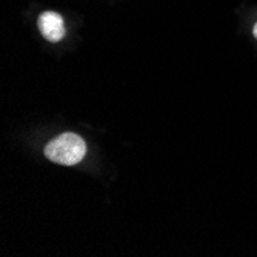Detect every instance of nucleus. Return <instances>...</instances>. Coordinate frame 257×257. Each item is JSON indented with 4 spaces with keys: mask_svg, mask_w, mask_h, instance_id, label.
<instances>
[{
    "mask_svg": "<svg viewBox=\"0 0 257 257\" xmlns=\"http://www.w3.org/2000/svg\"><path fill=\"white\" fill-rule=\"evenodd\" d=\"M86 154V144L74 133H63L50 140L45 147V156L54 163L65 167L77 165Z\"/></svg>",
    "mask_w": 257,
    "mask_h": 257,
    "instance_id": "obj_1",
    "label": "nucleus"
},
{
    "mask_svg": "<svg viewBox=\"0 0 257 257\" xmlns=\"http://www.w3.org/2000/svg\"><path fill=\"white\" fill-rule=\"evenodd\" d=\"M37 27L42 36L48 42H60L65 37V25L60 14L54 11H45L37 19Z\"/></svg>",
    "mask_w": 257,
    "mask_h": 257,
    "instance_id": "obj_2",
    "label": "nucleus"
},
{
    "mask_svg": "<svg viewBox=\"0 0 257 257\" xmlns=\"http://www.w3.org/2000/svg\"><path fill=\"white\" fill-rule=\"evenodd\" d=\"M252 34H254V37L257 39V23L254 25V28H252Z\"/></svg>",
    "mask_w": 257,
    "mask_h": 257,
    "instance_id": "obj_3",
    "label": "nucleus"
}]
</instances>
